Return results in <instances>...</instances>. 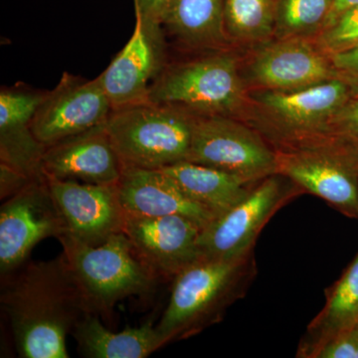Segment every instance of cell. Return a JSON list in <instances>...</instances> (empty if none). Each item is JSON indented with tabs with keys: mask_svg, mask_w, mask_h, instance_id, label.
<instances>
[{
	"mask_svg": "<svg viewBox=\"0 0 358 358\" xmlns=\"http://www.w3.org/2000/svg\"><path fill=\"white\" fill-rule=\"evenodd\" d=\"M66 225L46 178L33 179L0 208V275L8 277L27 263L42 240L66 234Z\"/></svg>",
	"mask_w": 358,
	"mask_h": 358,
	"instance_id": "obj_11",
	"label": "cell"
},
{
	"mask_svg": "<svg viewBox=\"0 0 358 358\" xmlns=\"http://www.w3.org/2000/svg\"><path fill=\"white\" fill-rule=\"evenodd\" d=\"M58 240L88 313L108 320L117 303L131 296H147L159 282L141 262L124 232L96 246L68 234Z\"/></svg>",
	"mask_w": 358,
	"mask_h": 358,
	"instance_id": "obj_4",
	"label": "cell"
},
{
	"mask_svg": "<svg viewBox=\"0 0 358 358\" xmlns=\"http://www.w3.org/2000/svg\"><path fill=\"white\" fill-rule=\"evenodd\" d=\"M313 358H358V324L329 339Z\"/></svg>",
	"mask_w": 358,
	"mask_h": 358,
	"instance_id": "obj_27",
	"label": "cell"
},
{
	"mask_svg": "<svg viewBox=\"0 0 358 358\" xmlns=\"http://www.w3.org/2000/svg\"><path fill=\"white\" fill-rule=\"evenodd\" d=\"M46 178L66 225V234L96 246L122 232L127 214L117 185Z\"/></svg>",
	"mask_w": 358,
	"mask_h": 358,
	"instance_id": "obj_14",
	"label": "cell"
},
{
	"mask_svg": "<svg viewBox=\"0 0 358 358\" xmlns=\"http://www.w3.org/2000/svg\"><path fill=\"white\" fill-rule=\"evenodd\" d=\"M72 336L79 352L90 358H145L164 348L154 322L115 333L92 313L78 322Z\"/></svg>",
	"mask_w": 358,
	"mask_h": 358,
	"instance_id": "obj_21",
	"label": "cell"
},
{
	"mask_svg": "<svg viewBox=\"0 0 358 358\" xmlns=\"http://www.w3.org/2000/svg\"><path fill=\"white\" fill-rule=\"evenodd\" d=\"M124 166L105 124L70 136L45 148V178L92 185H117Z\"/></svg>",
	"mask_w": 358,
	"mask_h": 358,
	"instance_id": "obj_16",
	"label": "cell"
},
{
	"mask_svg": "<svg viewBox=\"0 0 358 358\" xmlns=\"http://www.w3.org/2000/svg\"><path fill=\"white\" fill-rule=\"evenodd\" d=\"M303 193L294 181L282 174L263 178L243 199L201 230L200 257L232 258L252 251L271 218Z\"/></svg>",
	"mask_w": 358,
	"mask_h": 358,
	"instance_id": "obj_8",
	"label": "cell"
},
{
	"mask_svg": "<svg viewBox=\"0 0 358 358\" xmlns=\"http://www.w3.org/2000/svg\"><path fill=\"white\" fill-rule=\"evenodd\" d=\"M326 134L338 136L358 148V94L350 96L334 115Z\"/></svg>",
	"mask_w": 358,
	"mask_h": 358,
	"instance_id": "obj_26",
	"label": "cell"
},
{
	"mask_svg": "<svg viewBox=\"0 0 358 358\" xmlns=\"http://www.w3.org/2000/svg\"><path fill=\"white\" fill-rule=\"evenodd\" d=\"M313 40L331 57L357 47L358 4L346 10L331 27Z\"/></svg>",
	"mask_w": 358,
	"mask_h": 358,
	"instance_id": "obj_25",
	"label": "cell"
},
{
	"mask_svg": "<svg viewBox=\"0 0 358 358\" xmlns=\"http://www.w3.org/2000/svg\"><path fill=\"white\" fill-rule=\"evenodd\" d=\"M169 58L150 90L148 101L185 108L199 115H223L244 121L250 92L242 76L238 49L183 53Z\"/></svg>",
	"mask_w": 358,
	"mask_h": 358,
	"instance_id": "obj_3",
	"label": "cell"
},
{
	"mask_svg": "<svg viewBox=\"0 0 358 358\" xmlns=\"http://www.w3.org/2000/svg\"><path fill=\"white\" fill-rule=\"evenodd\" d=\"M249 92H291L341 79L333 59L313 38L272 39L242 54Z\"/></svg>",
	"mask_w": 358,
	"mask_h": 358,
	"instance_id": "obj_10",
	"label": "cell"
},
{
	"mask_svg": "<svg viewBox=\"0 0 358 358\" xmlns=\"http://www.w3.org/2000/svg\"><path fill=\"white\" fill-rule=\"evenodd\" d=\"M357 324H358V322H357Z\"/></svg>",
	"mask_w": 358,
	"mask_h": 358,
	"instance_id": "obj_32",
	"label": "cell"
},
{
	"mask_svg": "<svg viewBox=\"0 0 358 358\" xmlns=\"http://www.w3.org/2000/svg\"><path fill=\"white\" fill-rule=\"evenodd\" d=\"M257 275L254 250L232 258L199 257L173 280L157 329L164 346L196 336L222 320Z\"/></svg>",
	"mask_w": 358,
	"mask_h": 358,
	"instance_id": "obj_2",
	"label": "cell"
},
{
	"mask_svg": "<svg viewBox=\"0 0 358 358\" xmlns=\"http://www.w3.org/2000/svg\"><path fill=\"white\" fill-rule=\"evenodd\" d=\"M277 173L336 210L358 219V148L322 134L275 145Z\"/></svg>",
	"mask_w": 358,
	"mask_h": 358,
	"instance_id": "obj_6",
	"label": "cell"
},
{
	"mask_svg": "<svg viewBox=\"0 0 358 358\" xmlns=\"http://www.w3.org/2000/svg\"><path fill=\"white\" fill-rule=\"evenodd\" d=\"M33 179L27 178L13 167L0 164V199L1 201L13 196Z\"/></svg>",
	"mask_w": 358,
	"mask_h": 358,
	"instance_id": "obj_29",
	"label": "cell"
},
{
	"mask_svg": "<svg viewBox=\"0 0 358 358\" xmlns=\"http://www.w3.org/2000/svg\"><path fill=\"white\" fill-rule=\"evenodd\" d=\"M171 49L160 23L136 17L131 39L99 75L113 109L148 102L150 90L169 62Z\"/></svg>",
	"mask_w": 358,
	"mask_h": 358,
	"instance_id": "obj_13",
	"label": "cell"
},
{
	"mask_svg": "<svg viewBox=\"0 0 358 358\" xmlns=\"http://www.w3.org/2000/svg\"><path fill=\"white\" fill-rule=\"evenodd\" d=\"M201 230V225L185 216L127 215L122 232L141 262L159 281H173L178 273L199 258Z\"/></svg>",
	"mask_w": 358,
	"mask_h": 358,
	"instance_id": "obj_15",
	"label": "cell"
},
{
	"mask_svg": "<svg viewBox=\"0 0 358 358\" xmlns=\"http://www.w3.org/2000/svg\"><path fill=\"white\" fill-rule=\"evenodd\" d=\"M357 4L358 0H334L333 6H331L329 16H327L326 24H324L322 31L331 27L346 10L352 8V6H357Z\"/></svg>",
	"mask_w": 358,
	"mask_h": 358,
	"instance_id": "obj_31",
	"label": "cell"
},
{
	"mask_svg": "<svg viewBox=\"0 0 358 358\" xmlns=\"http://www.w3.org/2000/svg\"><path fill=\"white\" fill-rule=\"evenodd\" d=\"M353 95L352 87L334 79L291 92H250L244 121L272 147L326 134L334 115Z\"/></svg>",
	"mask_w": 358,
	"mask_h": 358,
	"instance_id": "obj_7",
	"label": "cell"
},
{
	"mask_svg": "<svg viewBox=\"0 0 358 358\" xmlns=\"http://www.w3.org/2000/svg\"><path fill=\"white\" fill-rule=\"evenodd\" d=\"M334 0H280L273 39L315 38L324 29Z\"/></svg>",
	"mask_w": 358,
	"mask_h": 358,
	"instance_id": "obj_24",
	"label": "cell"
},
{
	"mask_svg": "<svg viewBox=\"0 0 358 358\" xmlns=\"http://www.w3.org/2000/svg\"><path fill=\"white\" fill-rule=\"evenodd\" d=\"M47 91L24 83L2 87L0 91V164L31 179L44 178V145L35 136L33 117Z\"/></svg>",
	"mask_w": 358,
	"mask_h": 358,
	"instance_id": "obj_17",
	"label": "cell"
},
{
	"mask_svg": "<svg viewBox=\"0 0 358 358\" xmlns=\"http://www.w3.org/2000/svg\"><path fill=\"white\" fill-rule=\"evenodd\" d=\"M186 162L260 181L277 173L274 148L241 120L199 115Z\"/></svg>",
	"mask_w": 358,
	"mask_h": 358,
	"instance_id": "obj_9",
	"label": "cell"
},
{
	"mask_svg": "<svg viewBox=\"0 0 358 358\" xmlns=\"http://www.w3.org/2000/svg\"><path fill=\"white\" fill-rule=\"evenodd\" d=\"M0 301L20 357H69L66 339L88 313L62 254L2 279Z\"/></svg>",
	"mask_w": 358,
	"mask_h": 358,
	"instance_id": "obj_1",
	"label": "cell"
},
{
	"mask_svg": "<svg viewBox=\"0 0 358 358\" xmlns=\"http://www.w3.org/2000/svg\"><path fill=\"white\" fill-rule=\"evenodd\" d=\"M117 192L127 215L185 216L201 225L202 229L214 219L210 212L188 197L162 169L124 167Z\"/></svg>",
	"mask_w": 358,
	"mask_h": 358,
	"instance_id": "obj_18",
	"label": "cell"
},
{
	"mask_svg": "<svg viewBox=\"0 0 358 358\" xmlns=\"http://www.w3.org/2000/svg\"><path fill=\"white\" fill-rule=\"evenodd\" d=\"M171 1L173 0H134L136 17L162 24Z\"/></svg>",
	"mask_w": 358,
	"mask_h": 358,
	"instance_id": "obj_30",
	"label": "cell"
},
{
	"mask_svg": "<svg viewBox=\"0 0 358 358\" xmlns=\"http://www.w3.org/2000/svg\"><path fill=\"white\" fill-rule=\"evenodd\" d=\"M358 322V253L336 284L327 292L324 308L308 326L296 357L313 358L320 346Z\"/></svg>",
	"mask_w": 358,
	"mask_h": 358,
	"instance_id": "obj_22",
	"label": "cell"
},
{
	"mask_svg": "<svg viewBox=\"0 0 358 358\" xmlns=\"http://www.w3.org/2000/svg\"><path fill=\"white\" fill-rule=\"evenodd\" d=\"M162 25L181 53L236 49L226 35L224 0H173Z\"/></svg>",
	"mask_w": 358,
	"mask_h": 358,
	"instance_id": "obj_19",
	"label": "cell"
},
{
	"mask_svg": "<svg viewBox=\"0 0 358 358\" xmlns=\"http://www.w3.org/2000/svg\"><path fill=\"white\" fill-rule=\"evenodd\" d=\"M334 67L338 71L341 79L350 85L353 95L358 94V46L352 50L331 56Z\"/></svg>",
	"mask_w": 358,
	"mask_h": 358,
	"instance_id": "obj_28",
	"label": "cell"
},
{
	"mask_svg": "<svg viewBox=\"0 0 358 358\" xmlns=\"http://www.w3.org/2000/svg\"><path fill=\"white\" fill-rule=\"evenodd\" d=\"M280 0H224V26L231 45L247 51L274 37Z\"/></svg>",
	"mask_w": 358,
	"mask_h": 358,
	"instance_id": "obj_23",
	"label": "cell"
},
{
	"mask_svg": "<svg viewBox=\"0 0 358 358\" xmlns=\"http://www.w3.org/2000/svg\"><path fill=\"white\" fill-rule=\"evenodd\" d=\"M113 106L100 78L88 80L64 73L40 103L33 117L35 136L45 147L103 126Z\"/></svg>",
	"mask_w": 358,
	"mask_h": 358,
	"instance_id": "obj_12",
	"label": "cell"
},
{
	"mask_svg": "<svg viewBox=\"0 0 358 358\" xmlns=\"http://www.w3.org/2000/svg\"><path fill=\"white\" fill-rule=\"evenodd\" d=\"M162 171L214 218L229 210L259 182L192 162H178Z\"/></svg>",
	"mask_w": 358,
	"mask_h": 358,
	"instance_id": "obj_20",
	"label": "cell"
},
{
	"mask_svg": "<svg viewBox=\"0 0 358 358\" xmlns=\"http://www.w3.org/2000/svg\"><path fill=\"white\" fill-rule=\"evenodd\" d=\"M197 115L171 103H136L113 110L105 124L124 167L162 169L186 162Z\"/></svg>",
	"mask_w": 358,
	"mask_h": 358,
	"instance_id": "obj_5",
	"label": "cell"
}]
</instances>
